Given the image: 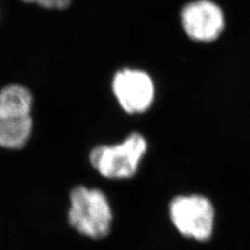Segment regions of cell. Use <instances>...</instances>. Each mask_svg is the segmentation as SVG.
I'll use <instances>...</instances> for the list:
<instances>
[{
    "instance_id": "obj_3",
    "label": "cell",
    "mask_w": 250,
    "mask_h": 250,
    "mask_svg": "<svg viewBox=\"0 0 250 250\" xmlns=\"http://www.w3.org/2000/svg\"><path fill=\"white\" fill-rule=\"evenodd\" d=\"M31 92L19 83L0 89V148L19 150L24 148L33 134Z\"/></svg>"
},
{
    "instance_id": "obj_5",
    "label": "cell",
    "mask_w": 250,
    "mask_h": 250,
    "mask_svg": "<svg viewBox=\"0 0 250 250\" xmlns=\"http://www.w3.org/2000/svg\"><path fill=\"white\" fill-rule=\"evenodd\" d=\"M112 92L124 113L142 115L152 107L156 87L150 73L140 68H122L112 78Z\"/></svg>"
},
{
    "instance_id": "obj_7",
    "label": "cell",
    "mask_w": 250,
    "mask_h": 250,
    "mask_svg": "<svg viewBox=\"0 0 250 250\" xmlns=\"http://www.w3.org/2000/svg\"><path fill=\"white\" fill-rule=\"evenodd\" d=\"M26 3H34L46 10L62 11L66 10L71 4V0H21Z\"/></svg>"
},
{
    "instance_id": "obj_2",
    "label": "cell",
    "mask_w": 250,
    "mask_h": 250,
    "mask_svg": "<svg viewBox=\"0 0 250 250\" xmlns=\"http://www.w3.org/2000/svg\"><path fill=\"white\" fill-rule=\"evenodd\" d=\"M69 199L68 222L76 232L92 240H103L111 233L114 212L103 190L78 185L70 192Z\"/></svg>"
},
{
    "instance_id": "obj_1",
    "label": "cell",
    "mask_w": 250,
    "mask_h": 250,
    "mask_svg": "<svg viewBox=\"0 0 250 250\" xmlns=\"http://www.w3.org/2000/svg\"><path fill=\"white\" fill-rule=\"evenodd\" d=\"M168 224L183 241L208 245L216 238L219 210L208 195L184 192L172 196L166 207Z\"/></svg>"
},
{
    "instance_id": "obj_6",
    "label": "cell",
    "mask_w": 250,
    "mask_h": 250,
    "mask_svg": "<svg viewBox=\"0 0 250 250\" xmlns=\"http://www.w3.org/2000/svg\"><path fill=\"white\" fill-rule=\"evenodd\" d=\"M179 23L187 38L195 43L216 42L226 28V16L214 0H191L179 11Z\"/></svg>"
},
{
    "instance_id": "obj_4",
    "label": "cell",
    "mask_w": 250,
    "mask_h": 250,
    "mask_svg": "<svg viewBox=\"0 0 250 250\" xmlns=\"http://www.w3.org/2000/svg\"><path fill=\"white\" fill-rule=\"evenodd\" d=\"M149 143L144 135L132 131L121 142L103 144L90 151L89 161L99 175L109 181L134 178L146 156Z\"/></svg>"
}]
</instances>
